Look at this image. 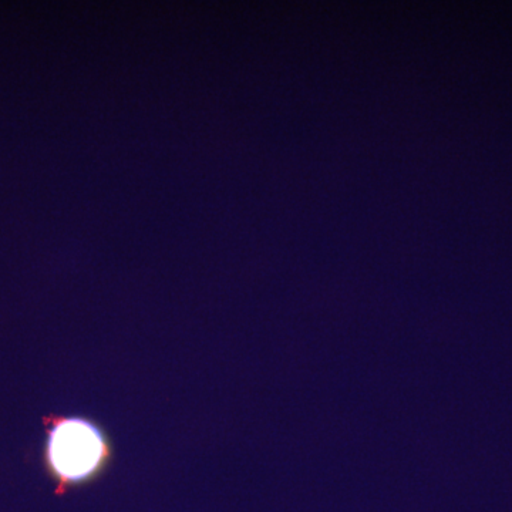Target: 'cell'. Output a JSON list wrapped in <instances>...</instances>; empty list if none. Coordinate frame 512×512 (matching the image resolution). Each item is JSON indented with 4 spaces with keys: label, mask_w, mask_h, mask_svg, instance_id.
Returning a JSON list of instances; mask_svg holds the SVG:
<instances>
[{
    "label": "cell",
    "mask_w": 512,
    "mask_h": 512,
    "mask_svg": "<svg viewBox=\"0 0 512 512\" xmlns=\"http://www.w3.org/2000/svg\"><path fill=\"white\" fill-rule=\"evenodd\" d=\"M42 421V463L57 493L93 483L111 466L113 444L96 421L77 414H49Z\"/></svg>",
    "instance_id": "6da1fadb"
}]
</instances>
